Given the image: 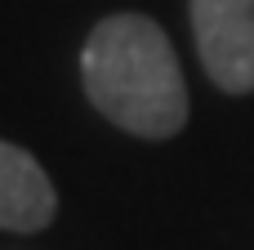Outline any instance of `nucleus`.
<instances>
[{
    "label": "nucleus",
    "instance_id": "1",
    "mask_svg": "<svg viewBox=\"0 0 254 250\" xmlns=\"http://www.w3.org/2000/svg\"><path fill=\"white\" fill-rule=\"evenodd\" d=\"M89 103L138 139H174L188 125V85L170 36L143 13L103 18L80 49Z\"/></svg>",
    "mask_w": 254,
    "mask_h": 250
},
{
    "label": "nucleus",
    "instance_id": "2",
    "mask_svg": "<svg viewBox=\"0 0 254 250\" xmlns=\"http://www.w3.org/2000/svg\"><path fill=\"white\" fill-rule=\"evenodd\" d=\"M188 9L205 76L228 94H254V0H192Z\"/></svg>",
    "mask_w": 254,
    "mask_h": 250
},
{
    "label": "nucleus",
    "instance_id": "3",
    "mask_svg": "<svg viewBox=\"0 0 254 250\" xmlns=\"http://www.w3.org/2000/svg\"><path fill=\"white\" fill-rule=\"evenodd\" d=\"M58 215V192L40 161L0 139V228L4 233H40Z\"/></svg>",
    "mask_w": 254,
    "mask_h": 250
}]
</instances>
